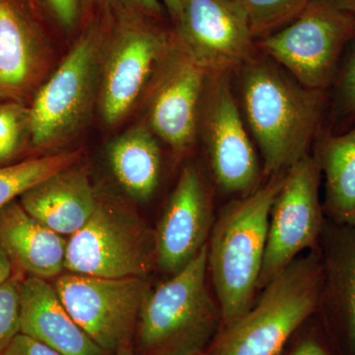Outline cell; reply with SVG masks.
<instances>
[{
  "label": "cell",
  "instance_id": "obj_1",
  "mask_svg": "<svg viewBox=\"0 0 355 355\" xmlns=\"http://www.w3.org/2000/svg\"><path fill=\"white\" fill-rule=\"evenodd\" d=\"M284 172L235 200L214 221L207 242V265L222 313V331L254 305L268 239L273 200Z\"/></svg>",
  "mask_w": 355,
  "mask_h": 355
},
{
  "label": "cell",
  "instance_id": "obj_2",
  "mask_svg": "<svg viewBox=\"0 0 355 355\" xmlns=\"http://www.w3.org/2000/svg\"><path fill=\"white\" fill-rule=\"evenodd\" d=\"M242 94L266 177L286 172L309 154L323 108L322 91L306 88L275 65L250 58L243 71Z\"/></svg>",
  "mask_w": 355,
  "mask_h": 355
},
{
  "label": "cell",
  "instance_id": "obj_3",
  "mask_svg": "<svg viewBox=\"0 0 355 355\" xmlns=\"http://www.w3.org/2000/svg\"><path fill=\"white\" fill-rule=\"evenodd\" d=\"M207 249L147 293L135 331L142 355H200L221 333L220 306L207 284Z\"/></svg>",
  "mask_w": 355,
  "mask_h": 355
},
{
  "label": "cell",
  "instance_id": "obj_4",
  "mask_svg": "<svg viewBox=\"0 0 355 355\" xmlns=\"http://www.w3.org/2000/svg\"><path fill=\"white\" fill-rule=\"evenodd\" d=\"M322 279L320 247L297 257L263 287L240 321L219 334L220 355H282L294 333L316 314Z\"/></svg>",
  "mask_w": 355,
  "mask_h": 355
},
{
  "label": "cell",
  "instance_id": "obj_5",
  "mask_svg": "<svg viewBox=\"0 0 355 355\" xmlns=\"http://www.w3.org/2000/svg\"><path fill=\"white\" fill-rule=\"evenodd\" d=\"M106 27L104 13L84 26L35 93L29 104L31 148L62 146L85 127L98 103Z\"/></svg>",
  "mask_w": 355,
  "mask_h": 355
},
{
  "label": "cell",
  "instance_id": "obj_6",
  "mask_svg": "<svg viewBox=\"0 0 355 355\" xmlns=\"http://www.w3.org/2000/svg\"><path fill=\"white\" fill-rule=\"evenodd\" d=\"M103 13L107 27L97 104L105 125L114 127L153 85L174 49L175 35L148 18Z\"/></svg>",
  "mask_w": 355,
  "mask_h": 355
},
{
  "label": "cell",
  "instance_id": "obj_7",
  "mask_svg": "<svg viewBox=\"0 0 355 355\" xmlns=\"http://www.w3.org/2000/svg\"><path fill=\"white\" fill-rule=\"evenodd\" d=\"M155 266L154 232L116 203L99 200L92 216L67 239L64 268L71 273L146 279Z\"/></svg>",
  "mask_w": 355,
  "mask_h": 355
},
{
  "label": "cell",
  "instance_id": "obj_8",
  "mask_svg": "<svg viewBox=\"0 0 355 355\" xmlns=\"http://www.w3.org/2000/svg\"><path fill=\"white\" fill-rule=\"evenodd\" d=\"M355 35V15L331 0H313L291 23L261 40V48L301 85L328 87L340 53Z\"/></svg>",
  "mask_w": 355,
  "mask_h": 355
},
{
  "label": "cell",
  "instance_id": "obj_9",
  "mask_svg": "<svg viewBox=\"0 0 355 355\" xmlns=\"http://www.w3.org/2000/svg\"><path fill=\"white\" fill-rule=\"evenodd\" d=\"M322 172L307 154L284 172L273 200L258 291L301 254L320 247L326 217L320 200Z\"/></svg>",
  "mask_w": 355,
  "mask_h": 355
},
{
  "label": "cell",
  "instance_id": "obj_10",
  "mask_svg": "<svg viewBox=\"0 0 355 355\" xmlns=\"http://www.w3.org/2000/svg\"><path fill=\"white\" fill-rule=\"evenodd\" d=\"M55 291L81 329L108 354L132 343L142 303L150 291L144 277L105 279L60 275Z\"/></svg>",
  "mask_w": 355,
  "mask_h": 355
},
{
  "label": "cell",
  "instance_id": "obj_11",
  "mask_svg": "<svg viewBox=\"0 0 355 355\" xmlns=\"http://www.w3.org/2000/svg\"><path fill=\"white\" fill-rule=\"evenodd\" d=\"M174 25L180 50L207 73L223 74L251 58L254 36L234 0H184Z\"/></svg>",
  "mask_w": 355,
  "mask_h": 355
},
{
  "label": "cell",
  "instance_id": "obj_12",
  "mask_svg": "<svg viewBox=\"0 0 355 355\" xmlns=\"http://www.w3.org/2000/svg\"><path fill=\"white\" fill-rule=\"evenodd\" d=\"M49 29L28 0H0V101L29 105L50 76Z\"/></svg>",
  "mask_w": 355,
  "mask_h": 355
},
{
  "label": "cell",
  "instance_id": "obj_13",
  "mask_svg": "<svg viewBox=\"0 0 355 355\" xmlns=\"http://www.w3.org/2000/svg\"><path fill=\"white\" fill-rule=\"evenodd\" d=\"M316 316L335 355H355V225L324 222Z\"/></svg>",
  "mask_w": 355,
  "mask_h": 355
},
{
  "label": "cell",
  "instance_id": "obj_14",
  "mask_svg": "<svg viewBox=\"0 0 355 355\" xmlns=\"http://www.w3.org/2000/svg\"><path fill=\"white\" fill-rule=\"evenodd\" d=\"M207 71L175 46L154 79L148 102V127L179 155L197 137L198 106Z\"/></svg>",
  "mask_w": 355,
  "mask_h": 355
},
{
  "label": "cell",
  "instance_id": "obj_15",
  "mask_svg": "<svg viewBox=\"0 0 355 355\" xmlns=\"http://www.w3.org/2000/svg\"><path fill=\"white\" fill-rule=\"evenodd\" d=\"M221 76L210 91L203 121L210 167L222 191L248 195L256 190L260 166L234 96Z\"/></svg>",
  "mask_w": 355,
  "mask_h": 355
},
{
  "label": "cell",
  "instance_id": "obj_16",
  "mask_svg": "<svg viewBox=\"0 0 355 355\" xmlns=\"http://www.w3.org/2000/svg\"><path fill=\"white\" fill-rule=\"evenodd\" d=\"M209 189L197 168L182 170L155 235L156 266L175 275L209 242L214 227Z\"/></svg>",
  "mask_w": 355,
  "mask_h": 355
},
{
  "label": "cell",
  "instance_id": "obj_17",
  "mask_svg": "<svg viewBox=\"0 0 355 355\" xmlns=\"http://www.w3.org/2000/svg\"><path fill=\"white\" fill-rule=\"evenodd\" d=\"M20 333L64 355H109L70 316L55 286L39 277L21 282Z\"/></svg>",
  "mask_w": 355,
  "mask_h": 355
},
{
  "label": "cell",
  "instance_id": "obj_18",
  "mask_svg": "<svg viewBox=\"0 0 355 355\" xmlns=\"http://www.w3.org/2000/svg\"><path fill=\"white\" fill-rule=\"evenodd\" d=\"M100 198L78 163L60 170L25 191L23 209L40 223L62 236H71L94 214Z\"/></svg>",
  "mask_w": 355,
  "mask_h": 355
},
{
  "label": "cell",
  "instance_id": "obj_19",
  "mask_svg": "<svg viewBox=\"0 0 355 355\" xmlns=\"http://www.w3.org/2000/svg\"><path fill=\"white\" fill-rule=\"evenodd\" d=\"M67 240L30 216L20 202L0 210V248L13 268L48 279L64 270Z\"/></svg>",
  "mask_w": 355,
  "mask_h": 355
},
{
  "label": "cell",
  "instance_id": "obj_20",
  "mask_svg": "<svg viewBox=\"0 0 355 355\" xmlns=\"http://www.w3.org/2000/svg\"><path fill=\"white\" fill-rule=\"evenodd\" d=\"M110 168L123 191L139 202H146L157 189L161 151L156 135L141 123L119 135L107 149Z\"/></svg>",
  "mask_w": 355,
  "mask_h": 355
},
{
  "label": "cell",
  "instance_id": "obj_21",
  "mask_svg": "<svg viewBox=\"0 0 355 355\" xmlns=\"http://www.w3.org/2000/svg\"><path fill=\"white\" fill-rule=\"evenodd\" d=\"M315 158L324 176V217L355 225V127L343 135L324 137Z\"/></svg>",
  "mask_w": 355,
  "mask_h": 355
},
{
  "label": "cell",
  "instance_id": "obj_22",
  "mask_svg": "<svg viewBox=\"0 0 355 355\" xmlns=\"http://www.w3.org/2000/svg\"><path fill=\"white\" fill-rule=\"evenodd\" d=\"M80 158V150L64 151L0 167V210L35 184L64 168L76 164Z\"/></svg>",
  "mask_w": 355,
  "mask_h": 355
},
{
  "label": "cell",
  "instance_id": "obj_23",
  "mask_svg": "<svg viewBox=\"0 0 355 355\" xmlns=\"http://www.w3.org/2000/svg\"><path fill=\"white\" fill-rule=\"evenodd\" d=\"M254 37L270 35L298 17L313 0H234Z\"/></svg>",
  "mask_w": 355,
  "mask_h": 355
},
{
  "label": "cell",
  "instance_id": "obj_24",
  "mask_svg": "<svg viewBox=\"0 0 355 355\" xmlns=\"http://www.w3.org/2000/svg\"><path fill=\"white\" fill-rule=\"evenodd\" d=\"M31 148L29 105L0 101V167Z\"/></svg>",
  "mask_w": 355,
  "mask_h": 355
},
{
  "label": "cell",
  "instance_id": "obj_25",
  "mask_svg": "<svg viewBox=\"0 0 355 355\" xmlns=\"http://www.w3.org/2000/svg\"><path fill=\"white\" fill-rule=\"evenodd\" d=\"M46 26L65 36L84 28L91 4L95 0H28ZM80 33V32H79Z\"/></svg>",
  "mask_w": 355,
  "mask_h": 355
},
{
  "label": "cell",
  "instance_id": "obj_26",
  "mask_svg": "<svg viewBox=\"0 0 355 355\" xmlns=\"http://www.w3.org/2000/svg\"><path fill=\"white\" fill-rule=\"evenodd\" d=\"M21 282L13 275L0 286V355L20 333Z\"/></svg>",
  "mask_w": 355,
  "mask_h": 355
},
{
  "label": "cell",
  "instance_id": "obj_27",
  "mask_svg": "<svg viewBox=\"0 0 355 355\" xmlns=\"http://www.w3.org/2000/svg\"><path fill=\"white\" fill-rule=\"evenodd\" d=\"M103 11L112 15H132L162 20L165 15L164 6L159 0H95Z\"/></svg>",
  "mask_w": 355,
  "mask_h": 355
},
{
  "label": "cell",
  "instance_id": "obj_28",
  "mask_svg": "<svg viewBox=\"0 0 355 355\" xmlns=\"http://www.w3.org/2000/svg\"><path fill=\"white\" fill-rule=\"evenodd\" d=\"M338 98L343 113L355 114V46L343 71Z\"/></svg>",
  "mask_w": 355,
  "mask_h": 355
},
{
  "label": "cell",
  "instance_id": "obj_29",
  "mask_svg": "<svg viewBox=\"0 0 355 355\" xmlns=\"http://www.w3.org/2000/svg\"><path fill=\"white\" fill-rule=\"evenodd\" d=\"M1 355H64L31 336L18 334Z\"/></svg>",
  "mask_w": 355,
  "mask_h": 355
},
{
  "label": "cell",
  "instance_id": "obj_30",
  "mask_svg": "<svg viewBox=\"0 0 355 355\" xmlns=\"http://www.w3.org/2000/svg\"><path fill=\"white\" fill-rule=\"evenodd\" d=\"M289 355H335V354L322 333V336H306L294 347Z\"/></svg>",
  "mask_w": 355,
  "mask_h": 355
},
{
  "label": "cell",
  "instance_id": "obj_31",
  "mask_svg": "<svg viewBox=\"0 0 355 355\" xmlns=\"http://www.w3.org/2000/svg\"><path fill=\"white\" fill-rule=\"evenodd\" d=\"M13 277V266L8 257L0 248V286Z\"/></svg>",
  "mask_w": 355,
  "mask_h": 355
},
{
  "label": "cell",
  "instance_id": "obj_32",
  "mask_svg": "<svg viewBox=\"0 0 355 355\" xmlns=\"http://www.w3.org/2000/svg\"><path fill=\"white\" fill-rule=\"evenodd\" d=\"M159 1L164 6L165 10L169 14L173 23L176 22L180 13H181L184 0H159Z\"/></svg>",
  "mask_w": 355,
  "mask_h": 355
},
{
  "label": "cell",
  "instance_id": "obj_33",
  "mask_svg": "<svg viewBox=\"0 0 355 355\" xmlns=\"http://www.w3.org/2000/svg\"><path fill=\"white\" fill-rule=\"evenodd\" d=\"M343 10L355 15V0H331Z\"/></svg>",
  "mask_w": 355,
  "mask_h": 355
},
{
  "label": "cell",
  "instance_id": "obj_34",
  "mask_svg": "<svg viewBox=\"0 0 355 355\" xmlns=\"http://www.w3.org/2000/svg\"><path fill=\"white\" fill-rule=\"evenodd\" d=\"M114 355H135L133 354L132 343L123 345L114 352Z\"/></svg>",
  "mask_w": 355,
  "mask_h": 355
},
{
  "label": "cell",
  "instance_id": "obj_35",
  "mask_svg": "<svg viewBox=\"0 0 355 355\" xmlns=\"http://www.w3.org/2000/svg\"><path fill=\"white\" fill-rule=\"evenodd\" d=\"M200 355H220V350H219L218 345L214 340V343H212L211 347H209L207 352H203V354Z\"/></svg>",
  "mask_w": 355,
  "mask_h": 355
}]
</instances>
